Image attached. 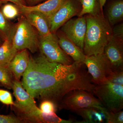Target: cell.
<instances>
[{"label":"cell","instance_id":"obj_1","mask_svg":"<svg viewBox=\"0 0 123 123\" xmlns=\"http://www.w3.org/2000/svg\"><path fill=\"white\" fill-rule=\"evenodd\" d=\"M21 82L24 89L34 98L50 100L57 107L71 91L83 90L93 94L95 86L84 63L74 61L66 65L51 62L41 53L35 57L30 56Z\"/></svg>","mask_w":123,"mask_h":123},{"label":"cell","instance_id":"obj_2","mask_svg":"<svg viewBox=\"0 0 123 123\" xmlns=\"http://www.w3.org/2000/svg\"><path fill=\"white\" fill-rule=\"evenodd\" d=\"M83 52L86 56L104 53V48L112 36L111 26L103 14L87 15Z\"/></svg>","mask_w":123,"mask_h":123},{"label":"cell","instance_id":"obj_3","mask_svg":"<svg viewBox=\"0 0 123 123\" xmlns=\"http://www.w3.org/2000/svg\"><path fill=\"white\" fill-rule=\"evenodd\" d=\"M12 89L15 100L11 106L17 116L25 123H43L42 111L34 98L23 88L21 81L15 79Z\"/></svg>","mask_w":123,"mask_h":123},{"label":"cell","instance_id":"obj_4","mask_svg":"<svg viewBox=\"0 0 123 123\" xmlns=\"http://www.w3.org/2000/svg\"><path fill=\"white\" fill-rule=\"evenodd\" d=\"M39 35L36 29L22 15L15 24L11 41L18 51L27 49L34 53L38 51Z\"/></svg>","mask_w":123,"mask_h":123},{"label":"cell","instance_id":"obj_5","mask_svg":"<svg viewBox=\"0 0 123 123\" xmlns=\"http://www.w3.org/2000/svg\"><path fill=\"white\" fill-rule=\"evenodd\" d=\"M93 93L98 97L104 107L109 111L116 112L123 110V85L107 81L95 85Z\"/></svg>","mask_w":123,"mask_h":123},{"label":"cell","instance_id":"obj_6","mask_svg":"<svg viewBox=\"0 0 123 123\" xmlns=\"http://www.w3.org/2000/svg\"><path fill=\"white\" fill-rule=\"evenodd\" d=\"M90 92L81 89L74 90L68 93L57 106L60 110L75 111L96 106H103L99 99Z\"/></svg>","mask_w":123,"mask_h":123},{"label":"cell","instance_id":"obj_7","mask_svg":"<svg viewBox=\"0 0 123 123\" xmlns=\"http://www.w3.org/2000/svg\"><path fill=\"white\" fill-rule=\"evenodd\" d=\"M92 82L99 85L107 81V78L113 72L109 61L104 53L86 56L84 62Z\"/></svg>","mask_w":123,"mask_h":123},{"label":"cell","instance_id":"obj_8","mask_svg":"<svg viewBox=\"0 0 123 123\" xmlns=\"http://www.w3.org/2000/svg\"><path fill=\"white\" fill-rule=\"evenodd\" d=\"M81 9L80 0H65L59 8L48 18L51 33L55 34L66 22L78 15Z\"/></svg>","mask_w":123,"mask_h":123},{"label":"cell","instance_id":"obj_9","mask_svg":"<svg viewBox=\"0 0 123 123\" xmlns=\"http://www.w3.org/2000/svg\"><path fill=\"white\" fill-rule=\"evenodd\" d=\"M39 49L48 61L69 65L74 62L60 47L56 38L45 37L39 36Z\"/></svg>","mask_w":123,"mask_h":123},{"label":"cell","instance_id":"obj_10","mask_svg":"<svg viewBox=\"0 0 123 123\" xmlns=\"http://www.w3.org/2000/svg\"><path fill=\"white\" fill-rule=\"evenodd\" d=\"M60 29L68 38L83 51L86 29L85 17L71 18Z\"/></svg>","mask_w":123,"mask_h":123},{"label":"cell","instance_id":"obj_11","mask_svg":"<svg viewBox=\"0 0 123 123\" xmlns=\"http://www.w3.org/2000/svg\"><path fill=\"white\" fill-rule=\"evenodd\" d=\"M104 53L109 61L113 72L123 70V43L112 36L105 47Z\"/></svg>","mask_w":123,"mask_h":123},{"label":"cell","instance_id":"obj_12","mask_svg":"<svg viewBox=\"0 0 123 123\" xmlns=\"http://www.w3.org/2000/svg\"><path fill=\"white\" fill-rule=\"evenodd\" d=\"M74 112L83 119L78 123H108L110 117V111L102 106L82 108Z\"/></svg>","mask_w":123,"mask_h":123},{"label":"cell","instance_id":"obj_13","mask_svg":"<svg viewBox=\"0 0 123 123\" xmlns=\"http://www.w3.org/2000/svg\"><path fill=\"white\" fill-rule=\"evenodd\" d=\"M22 14L36 29L40 36L45 37L56 38L55 34L51 33L47 18L41 13L33 11Z\"/></svg>","mask_w":123,"mask_h":123},{"label":"cell","instance_id":"obj_14","mask_svg":"<svg viewBox=\"0 0 123 123\" xmlns=\"http://www.w3.org/2000/svg\"><path fill=\"white\" fill-rule=\"evenodd\" d=\"M55 34L60 47L67 55L74 62L84 63L86 56L80 48L68 38L60 30H58Z\"/></svg>","mask_w":123,"mask_h":123},{"label":"cell","instance_id":"obj_15","mask_svg":"<svg viewBox=\"0 0 123 123\" xmlns=\"http://www.w3.org/2000/svg\"><path fill=\"white\" fill-rule=\"evenodd\" d=\"M30 53L27 49L18 51L7 68L13 75L15 80H20L26 70L30 59Z\"/></svg>","mask_w":123,"mask_h":123},{"label":"cell","instance_id":"obj_16","mask_svg":"<svg viewBox=\"0 0 123 123\" xmlns=\"http://www.w3.org/2000/svg\"><path fill=\"white\" fill-rule=\"evenodd\" d=\"M65 1V0H47L42 4L36 5H23L18 7L21 14L31 11H37L41 13L48 18L59 8Z\"/></svg>","mask_w":123,"mask_h":123},{"label":"cell","instance_id":"obj_17","mask_svg":"<svg viewBox=\"0 0 123 123\" xmlns=\"http://www.w3.org/2000/svg\"><path fill=\"white\" fill-rule=\"evenodd\" d=\"M107 1V20L111 25H114L123 21V0Z\"/></svg>","mask_w":123,"mask_h":123},{"label":"cell","instance_id":"obj_18","mask_svg":"<svg viewBox=\"0 0 123 123\" xmlns=\"http://www.w3.org/2000/svg\"><path fill=\"white\" fill-rule=\"evenodd\" d=\"M18 51L11 40H4L0 46V66L7 68Z\"/></svg>","mask_w":123,"mask_h":123},{"label":"cell","instance_id":"obj_19","mask_svg":"<svg viewBox=\"0 0 123 123\" xmlns=\"http://www.w3.org/2000/svg\"><path fill=\"white\" fill-rule=\"evenodd\" d=\"M80 1L81 9L77 15L78 17H82L86 14L95 16L103 14L99 0H81Z\"/></svg>","mask_w":123,"mask_h":123},{"label":"cell","instance_id":"obj_20","mask_svg":"<svg viewBox=\"0 0 123 123\" xmlns=\"http://www.w3.org/2000/svg\"><path fill=\"white\" fill-rule=\"evenodd\" d=\"M14 26L15 24H12L5 18L0 10V37L4 40H11Z\"/></svg>","mask_w":123,"mask_h":123},{"label":"cell","instance_id":"obj_21","mask_svg":"<svg viewBox=\"0 0 123 123\" xmlns=\"http://www.w3.org/2000/svg\"><path fill=\"white\" fill-rule=\"evenodd\" d=\"M12 73L7 68L0 66V84L8 89H12L15 80Z\"/></svg>","mask_w":123,"mask_h":123},{"label":"cell","instance_id":"obj_22","mask_svg":"<svg viewBox=\"0 0 123 123\" xmlns=\"http://www.w3.org/2000/svg\"><path fill=\"white\" fill-rule=\"evenodd\" d=\"M1 11L5 17L8 20L15 18L21 14L19 8L17 5L10 4L4 5Z\"/></svg>","mask_w":123,"mask_h":123},{"label":"cell","instance_id":"obj_23","mask_svg":"<svg viewBox=\"0 0 123 123\" xmlns=\"http://www.w3.org/2000/svg\"><path fill=\"white\" fill-rule=\"evenodd\" d=\"M39 108L42 112L43 113H56L57 111V107L52 101L45 100L42 101Z\"/></svg>","mask_w":123,"mask_h":123},{"label":"cell","instance_id":"obj_24","mask_svg":"<svg viewBox=\"0 0 123 123\" xmlns=\"http://www.w3.org/2000/svg\"><path fill=\"white\" fill-rule=\"evenodd\" d=\"M107 79L113 84L123 85V70L112 72Z\"/></svg>","mask_w":123,"mask_h":123},{"label":"cell","instance_id":"obj_25","mask_svg":"<svg viewBox=\"0 0 123 123\" xmlns=\"http://www.w3.org/2000/svg\"><path fill=\"white\" fill-rule=\"evenodd\" d=\"M0 102L7 105L12 106L14 104L11 93L4 90L0 89Z\"/></svg>","mask_w":123,"mask_h":123},{"label":"cell","instance_id":"obj_26","mask_svg":"<svg viewBox=\"0 0 123 123\" xmlns=\"http://www.w3.org/2000/svg\"><path fill=\"white\" fill-rule=\"evenodd\" d=\"M21 119L17 116L0 115V123H24Z\"/></svg>","mask_w":123,"mask_h":123},{"label":"cell","instance_id":"obj_27","mask_svg":"<svg viewBox=\"0 0 123 123\" xmlns=\"http://www.w3.org/2000/svg\"><path fill=\"white\" fill-rule=\"evenodd\" d=\"M112 37L119 42L123 43V23L116 25L112 29Z\"/></svg>","mask_w":123,"mask_h":123},{"label":"cell","instance_id":"obj_28","mask_svg":"<svg viewBox=\"0 0 123 123\" xmlns=\"http://www.w3.org/2000/svg\"><path fill=\"white\" fill-rule=\"evenodd\" d=\"M123 111L116 112L110 111V117L108 123H123Z\"/></svg>","mask_w":123,"mask_h":123},{"label":"cell","instance_id":"obj_29","mask_svg":"<svg viewBox=\"0 0 123 123\" xmlns=\"http://www.w3.org/2000/svg\"><path fill=\"white\" fill-rule=\"evenodd\" d=\"M10 2L13 3L18 7L23 5H26L24 0H0V2Z\"/></svg>","mask_w":123,"mask_h":123},{"label":"cell","instance_id":"obj_30","mask_svg":"<svg viewBox=\"0 0 123 123\" xmlns=\"http://www.w3.org/2000/svg\"><path fill=\"white\" fill-rule=\"evenodd\" d=\"M107 0H99L101 10L103 11V8Z\"/></svg>","mask_w":123,"mask_h":123},{"label":"cell","instance_id":"obj_31","mask_svg":"<svg viewBox=\"0 0 123 123\" xmlns=\"http://www.w3.org/2000/svg\"><path fill=\"white\" fill-rule=\"evenodd\" d=\"M27 1L30 2L31 4H35L38 2H39V1L43 0H27Z\"/></svg>","mask_w":123,"mask_h":123},{"label":"cell","instance_id":"obj_32","mask_svg":"<svg viewBox=\"0 0 123 123\" xmlns=\"http://www.w3.org/2000/svg\"><path fill=\"white\" fill-rule=\"evenodd\" d=\"M4 40H3L2 39H1V38L0 37V46L1 45V44H2V43L4 42Z\"/></svg>","mask_w":123,"mask_h":123},{"label":"cell","instance_id":"obj_33","mask_svg":"<svg viewBox=\"0 0 123 123\" xmlns=\"http://www.w3.org/2000/svg\"><path fill=\"white\" fill-rule=\"evenodd\" d=\"M80 1H81V0H80Z\"/></svg>","mask_w":123,"mask_h":123}]
</instances>
